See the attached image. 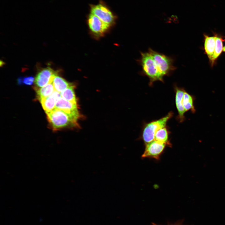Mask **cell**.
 <instances>
[{
	"mask_svg": "<svg viewBox=\"0 0 225 225\" xmlns=\"http://www.w3.org/2000/svg\"><path fill=\"white\" fill-rule=\"evenodd\" d=\"M141 57L138 62L141 66L142 74L149 79V85L151 86L156 81L163 82L164 76L161 72L152 57L148 52H140Z\"/></svg>",
	"mask_w": 225,
	"mask_h": 225,
	"instance_id": "1",
	"label": "cell"
},
{
	"mask_svg": "<svg viewBox=\"0 0 225 225\" xmlns=\"http://www.w3.org/2000/svg\"><path fill=\"white\" fill-rule=\"evenodd\" d=\"M46 113L48 121L53 130L77 125V118L62 110L55 108Z\"/></svg>",
	"mask_w": 225,
	"mask_h": 225,
	"instance_id": "2",
	"label": "cell"
},
{
	"mask_svg": "<svg viewBox=\"0 0 225 225\" xmlns=\"http://www.w3.org/2000/svg\"><path fill=\"white\" fill-rule=\"evenodd\" d=\"M172 112H169L166 115L159 119L153 121L144 125L142 137L145 144L154 140L155 134L159 129L166 126L168 121L172 117Z\"/></svg>",
	"mask_w": 225,
	"mask_h": 225,
	"instance_id": "3",
	"label": "cell"
},
{
	"mask_svg": "<svg viewBox=\"0 0 225 225\" xmlns=\"http://www.w3.org/2000/svg\"><path fill=\"white\" fill-rule=\"evenodd\" d=\"M148 52L164 76H170L177 68L174 65V59L172 57L157 52L150 48H148Z\"/></svg>",
	"mask_w": 225,
	"mask_h": 225,
	"instance_id": "4",
	"label": "cell"
},
{
	"mask_svg": "<svg viewBox=\"0 0 225 225\" xmlns=\"http://www.w3.org/2000/svg\"><path fill=\"white\" fill-rule=\"evenodd\" d=\"M90 12L110 26L114 22L115 16L110 9L102 3L91 5Z\"/></svg>",
	"mask_w": 225,
	"mask_h": 225,
	"instance_id": "5",
	"label": "cell"
},
{
	"mask_svg": "<svg viewBox=\"0 0 225 225\" xmlns=\"http://www.w3.org/2000/svg\"><path fill=\"white\" fill-rule=\"evenodd\" d=\"M167 144L155 140L145 144L143 158H149L159 159Z\"/></svg>",
	"mask_w": 225,
	"mask_h": 225,
	"instance_id": "6",
	"label": "cell"
},
{
	"mask_svg": "<svg viewBox=\"0 0 225 225\" xmlns=\"http://www.w3.org/2000/svg\"><path fill=\"white\" fill-rule=\"evenodd\" d=\"M57 73V72L50 67L42 69L35 78L34 82L35 87L41 88L52 82L53 79Z\"/></svg>",
	"mask_w": 225,
	"mask_h": 225,
	"instance_id": "7",
	"label": "cell"
},
{
	"mask_svg": "<svg viewBox=\"0 0 225 225\" xmlns=\"http://www.w3.org/2000/svg\"><path fill=\"white\" fill-rule=\"evenodd\" d=\"M88 22L90 30L97 36L103 35L110 26L91 13L88 15Z\"/></svg>",
	"mask_w": 225,
	"mask_h": 225,
	"instance_id": "8",
	"label": "cell"
},
{
	"mask_svg": "<svg viewBox=\"0 0 225 225\" xmlns=\"http://www.w3.org/2000/svg\"><path fill=\"white\" fill-rule=\"evenodd\" d=\"M55 108L62 110L78 119L80 117L77 104L67 101L62 97L57 99Z\"/></svg>",
	"mask_w": 225,
	"mask_h": 225,
	"instance_id": "9",
	"label": "cell"
},
{
	"mask_svg": "<svg viewBox=\"0 0 225 225\" xmlns=\"http://www.w3.org/2000/svg\"><path fill=\"white\" fill-rule=\"evenodd\" d=\"M174 89L175 92L176 105L178 113V120L182 122L185 120L184 114L186 112L182 103L183 96L185 90L184 88L179 87L176 85H174Z\"/></svg>",
	"mask_w": 225,
	"mask_h": 225,
	"instance_id": "10",
	"label": "cell"
},
{
	"mask_svg": "<svg viewBox=\"0 0 225 225\" xmlns=\"http://www.w3.org/2000/svg\"><path fill=\"white\" fill-rule=\"evenodd\" d=\"M60 97V93L55 91L51 95L39 100L46 113L50 112L55 108L56 101Z\"/></svg>",
	"mask_w": 225,
	"mask_h": 225,
	"instance_id": "11",
	"label": "cell"
},
{
	"mask_svg": "<svg viewBox=\"0 0 225 225\" xmlns=\"http://www.w3.org/2000/svg\"><path fill=\"white\" fill-rule=\"evenodd\" d=\"M204 48L210 61L212 58L216 47V34L213 36L209 37L204 35Z\"/></svg>",
	"mask_w": 225,
	"mask_h": 225,
	"instance_id": "12",
	"label": "cell"
},
{
	"mask_svg": "<svg viewBox=\"0 0 225 225\" xmlns=\"http://www.w3.org/2000/svg\"><path fill=\"white\" fill-rule=\"evenodd\" d=\"M34 89L37 93V98L39 100L51 95L55 91L52 82L41 88L35 86Z\"/></svg>",
	"mask_w": 225,
	"mask_h": 225,
	"instance_id": "13",
	"label": "cell"
},
{
	"mask_svg": "<svg viewBox=\"0 0 225 225\" xmlns=\"http://www.w3.org/2000/svg\"><path fill=\"white\" fill-rule=\"evenodd\" d=\"M195 97L187 92H184L182 100V103L184 110L186 112L191 111V112L195 113L196 109L194 106V101Z\"/></svg>",
	"mask_w": 225,
	"mask_h": 225,
	"instance_id": "14",
	"label": "cell"
},
{
	"mask_svg": "<svg viewBox=\"0 0 225 225\" xmlns=\"http://www.w3.org/2000/svg\"><path fill=\"white\" fill-rule=\"evenodd\" d=\"M52 84L55 90L60 93L72 85L57 75L54 78Z\"/></svg>",
	"mask_w": 225,
	"mask_h": 225,
	"instance_id": "15",
	"label": "cell"
},
{
	"mask_svg": "<svg viewBox=\"0 0 225 225\" xmlns=\"http://www.w3.org/2000/svg\"><path fill=\"white\" fill-rule=\"evenodd\" d=\"M216 47L215 51L212 58L210 62L211 65L213 66L215 61L217 59L218 57L222 53L223 51H225L223 47V42L224 41L225 39H223L222 37H221L218 35L216 34Z\"/></svg>",
	"mask_w": 225,
	"mask_h": 225,
	"instance_id": "16",
	"label": "cell"
},
{
	"mask_svg": "<svg viewBox=\"0 0 225 225\" xmlns=\"http://www.w3.org/2000/svg\"><path fill=\"white\" fill-rule=\"evenodd\" d=\"M168 132L166 127H164L159 129L156 132L154 140L165 143L170 146L171 144L168 139Z\"/></svg>",
	"mask_w": 225,
	"mask_h": 225,
	"instance_id": "17",
	"label": "cell"
},
{
	"mask_svg": "<svg viewBox=\"0 0 225 225\" xmlns=\"http://www.w3.org/2000/svg\"><path fill=\"white\" fill-rule=\"evenodd\" d=\"M74 86L72 85L60 92L61 97L64 99L77 104V101L75 94Z\"/></svg>",
	"mask_w": 225,
	"mask_h": 225,
	"instance_id": "18",
	"label": "cell"
},
{
	"mask_svg": "<svg viewBox=\"0 0 225 225\" xmlns=\"http://www.w3.org/2000/svg\"><path fill=\"white\" fill-rule=\"evenodd\" d=\"M35 79L32 76L27 77H20L17 80L18 83L19 85H32Z\"/></svg>",
	"mask_w": 225,
	"mask_h": 225,
	"instance_id": "19",
	"label": "cell"
},
{
	"mask_svg": "<svg viewBox=\"0 0 225 225\" xmlns=\"http://www.w3.org/2000/svg\"></svg>",
	"mask_w": 225,
	"mask_h": 225,
	"instance_id": "20",
	"label": "cell"
}]
</instances>
